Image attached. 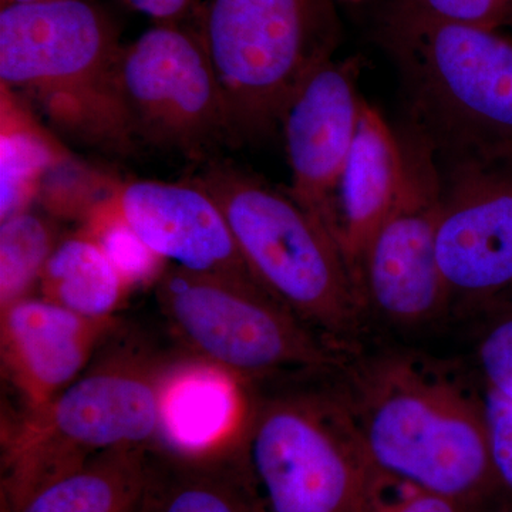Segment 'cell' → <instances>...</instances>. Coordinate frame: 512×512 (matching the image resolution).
Listing matches in <instances>:
<instances>
[{"instance_id":"obj_12","label":"cell","mask_w":512,"mask_h":512,"mask_svg":"<svg viewBox=\"0 0 512 512\" xmlns=\"http://www.w3.org/2000/svg\"><path fill=\"white\" fill-rule=\"evenodd\" d=\"M359 73L356 57L329 60L293 94L281 120L291 170L289 194L332 238L336 192L363 103Z\"/></svg>"},{"instance_id":"obj_4","label":"cell","mask_w":512,"mask_h":512,"mask_svg":"<svg viewBox=\"0 0 512 512\" xmlns=\"http://www.w3.org/2000/svg\"><path fill=\"white\" fill-rule=\"evenodd\" d=\"M191 181L220 205L242 258L265 292L320 338L345 349L365 303L323 225L289 191L234 165L212 163Z\"/></svg>"},{"instance_id":"obj_10","label":"cell","mask_w":512,"mask_h":512,"mask_svg":"<svg viewBox=\"0 0 512 512\" xmlns=\"http://www.w3.org/2000/svg\"><path fill=\"white\" fill-rule=\"evenodd\" d=\"M400 138L402 187L367 245L359 285L365 308L397 325H419L450 305L437 256L443 173L436 148L416 127Z\"/></svg>"},{"instance_id":"obj_11","label":"cell","mask_w":512,"mask_h":512,"mask_svg":"<svg viewBox=\"0 0 512 512\" xmlns=\"http://www.w3.org/2000/svg\"><path fill=\"white\" fill-rule=\"evenodd\" d=\"M437 256L451 302L512 292V144L440 160Z\"/></svg>"},{"instance_id":"obj_8","label":"cell","mask_w":512,"mask_h":512,"mask_svg":"<svg viewBox=\"0 0 512 512\" xmlns=\"http://www.w3.org/2000/svg\"><path fill=\"white\" fill-rule=\"evenodd\" d=\"M156 295L184 355L238 384L329 373L342 363V349L256 286L168 264Z\"/></svg>"},{"instance_id":"obj_26","label":"cell","mask_w":512,"mask_h":512,"mask_svg":"<svg viewBox=\"0 0 512 512\" xmlns=\"http://www.w3.org/2000/svg\"><path fill=\"white\" fill-rule=\"evenodd\" d=\"M483 407L495 480L512 493V400L487 386Z\"/></svg>"},{"instance_id":"obj_13","label":"cell","mask_w":512,"mask_h":512,"mask_svg":"<svg viewBox=\"0 0 512 512\" xmlns=\"http://www.w3.org/2000/svg\"><path fill=\"white\" fill-rule=\"evenodd\" d=\"M106 200L168 264L265 291L242 258L220 205L194 181L130 180L111 185Z\"/></svg>"},{"instance_id":"obj_19","label":"cell","mask_w":512,"mask_h":512,"mask_svg":"<svg viewBox=\"0 0 512 512\" xmlns=\"http://www.w3.org/2000/svg\"><path fill=\"white\" fill-rule=\"evenodd\" d=\"M69 160L66 150L2 86L0 126V220L29 210L47 174Z\"/></svg>"},{"instance_id":"obj_28","label":"cell","mask_w":512,"mask_h":512,"mask_svg":"<svg viewBox=\"0 0 512 512\" xmlns=\"http://www.w3.org/2000/svg\"><path fill=\"white\" fill-rule=\"evenodd\" d=\"M47 2V0H2V6L22 5V3Z\"/></svg>"},{"instance_id":"obj_18","label":"cell","mask_w":512,"mask_h":512,"mask_svg":"<svg viewBox=\"0 0 512 512\" xmlns=\"http://www.w3.org/2000/svg\"><path fill=\"white\" fill-rule=\"evenodd\" d=\"M43 298L87 318H113L130 295L123 276L86 232L64 238L39 279Z\"/></svg>"},{"instance_id":"obj_22","label":"cell","mask_w":512,"mask_h":512,"mask_svg":"<svg viewBox=\"0 0 512 512\" xmlns=\"http://www.w3.org/2000/svg\"><path fill=\"white\" fill-rule=\"evenodd\" d=\"M80 231L86 232L103 248L128 288L157 284L168 262L151 251L117 212L106 195L83 217Z\"/></svg>"},{"instance_id":"obj_2","label":"cell","mask_w":512,"mask_h":512,"mask_svg":"<svg viewBox=\"0 0 512 512\" xmlns=\"http://www.w3.org/2000/svg\"><path fill=\"white\" fill-rule=\"evenodd\" d=\"M346 402L379 476L467 504L495 483L483 397L414 357L370 363Z\"/></svg>"},{"instance_id":"obj_15","label":"cell","mask_w":512,"mask_h":512,"mask_svg":"<svg viewBox=\"0 0 512 512\" xmlns=\"http://www.w3.org/2000/svg\"><path fill=\"white\" fill-rule=\"evenodd\" d=\"M400 134L363 100L333 210L332 235L359 285L367 245L396 202L403 183ZM360 289V285H359Z\"/></svg>"},{"instance_id":"obj_23","label":"cell","mask_w":512,"mask_h":512,"mask_svg":"<svg viewBox=\"0 0 512 512\" xmlns=\"http://www.w3.org/2000/svg\"><path fill=\"white\" fill-rule=\"evenodd\" d=\"M389 9L456 25L497 30L512 26V0H393Z\"/></svg>"},{"instance_id":"obj_25","label":"cell","mask_w":512,"mask_h":512,"mask_svg":"<svg viewBox=\"0 0 512 512\" xmlns=\"http://www.w3.org/2000/svg\"><path fill=\"white\" fill-rule=\"evenodd\" d=\"M464 507L466 504L460 501L389 480L373 471L363 512H466Z\"/></svg>"},{"instance_id":"obj_27","label":"cell","mask_w":512,"mask_h":512,"mask_svg":"<svg viewBox=\"0 0 512 512\" xmlns=\"http://www.w3.org/2000/svg\"><path fill=\"white\" fill-rule=\"evenodd\" d=\"M128 8L143 13L156 25H181V20L197 6L198 0H123Z\"/></svg>"},{"instance_id":"obj_9","label":"cell","mask_w":512,"mask_h":512,"mask_svg":"<svg viewBox=\"0 0 512 512\" xmlns=\"http://www.w3.org/2000/svg\"><path fill=\"white\" fill-rule=\"evenodd\" d=\"M116 87L131 138L194 160L235 143L200 32L154 25L121 49Z\"/></svg>"},{"instance_id":"obj_24","label":"cell","mask_w":512,"mask_h":512,"mask_svg":"<svg viewBox=\"0 0 512 512\" xmlns=\"http://www.w3.org/2000/svg\"><path fill=\"white\" fill-rule=\"evenodd\" d=\"M498 306L478 345L485 383L512 400V292L493 302Z\"/></svg>"},{"instance_id":"obj_14","label":"cell","mask_w":512,"mask_h":512,"mask_svg":"<svg viewBox=\"0 0 512 512\" xmlns=\"http://www.w3.org/2000/svg\"><path fill=\"white\" fill-rule=\"evenodd\" d=\"M120 330V320L87 318L46 298H26L2 309V360L26 412L42 409L86 372Z\"/></svg>"},{"instance_id":"obj_5","label":"cell","mask_w":512,"mask_h":512,"mask_svg":"<svg viewBox=\"0 0 512 512\" xmlns=\"http://www.w3.org/2000/svg\"><path fill=\"white\" fill-rule=\"evenodd\" d=\"M380 37L406 82L412 126L440 160L512 144V39L387 9Z\"/></svg>"},{"instance_id":"obj_3","label":"cell","mask_w":512,"mask_h":512,"mask_svg":"<svg viewBox=\"0 0 512 512\" xmlns=\"http://www.w3.org/2000/svg\"><path fill=\"white\" fill-rule=\"evenodd\" d=\"M109 342L99 362L3 436L2 512L104 451L165 450V392L184 353L157 355L128 338L119 343L120 330Z\"/></svg>"},{"instance_id":"obj_1","label":"cell","mask_w":512,"mask_h":512,"mask_svg":"<svg viewBox=\"0 0 512 512\" xmlns=\"http://www.w3.org/2000/svg\"><path fill=\"white\" fill-rule=\"evenodd\" d=\"M328 373L239 384L241 413L212 451L255 512H363L372 483L346 397Z\"/></svg>"},{"instance_id":"obj_6","label":"cell","mask_w":512,"mask_h":512,"mask_svg":"<svg viewBox=\"0 0 512 512\" xmlns=\"http://www.w3.org/2000/svg\"><path fill=\"white\" fill-rule=\"evenodd\" d=\"M123 46L104 10L87 0L0 9V83L30 94L57 126L90 141L131 144L116 87Z\"/></svg>"},{"instance_id":"obj_17","label":"cell","mask_w":512,"mask_h":512,"mask_svg":"<svg viewBox=\"0 0 512 512\" xmlns=\"http://www.w3.org/2000/svg\"><path fill=\"white\" fill-rule=\"evenodd\" d=\"M239 413V384L187 356L165 392V450L192 456L212 453L228 439Z\"/></svg>"},{"instance_id":"obj_7","label":"cell","mask_w":512,"mask_h":512,"mask_svg":"<svg viewBox=\"0 0 512 512\" xmlns=\"http://www.w3.org/2000/svg\"><path fill=\"white\" fill-rule=\"evenodd\" d=\"M200 36L239 143L281 127L293 94L335 59L342 23L333 0H208Z\"/></svg>"},{"instance_id":"obj_21","label":"cell","mask_w":512,"mask_h":512,"mask_svg":"<svg viewBox=\"0 0 512 512\" xmlns=\"http://www.w3.org/2000/svg\"><path fill=\"white\" fill-rule=\"evenodd\" d=\"M59 239L52 222L29 210L2 221L0 227V305L28 296L39 282Z\"/></svg>"},{"instance_id":"obj_20","label":"cell","mask_w":512,"mask_h":512,"mask_svg":"<svg viewBox=\"0 0 512 512\" xmlns=\"http://www.w3.org/2000/svg\"><path fill=\"white\" fill-rule=\"evenodd\" d=\"M146 512H255L214 453L156 450Z\"/></svg>"},{"instance_id":"obj_16","label":"cell","mask_w":512,"mask_h":512,"mask_svg":"<svg viewBox=\"0 0 512 512\" xmlns=\"http://www.w3.org/2000/svg\"><path fill=\"white\" fill-rule=\"evenodd\" d=\"M154 448L104 451L26 495L8 512H146Z\"/></svg>"}]
</instances>
